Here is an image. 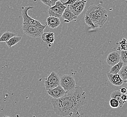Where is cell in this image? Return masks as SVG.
<instances>
[{
	"mask_svg": "<svg viewBox=\"0 0 127 117\" xmlns=\"http://www.w3.org/2000/svg\"><path fill=\"white\" fill-rule=\"evenodd\" d=\"M87 97L83 88L80 86L59 99H53L51 103L56 114L61 116H71L86 104Z\"/></svg>",
	"mask_w": 127,
	"mask_h": 117,
	"instance_id": "1",
	"label": "cell"
},
{
	"mask_svg": "<svg viewBox=\"0 0 127 117\" xmlns=\"http://www.w3.org/2000/svg\"><path fill=\"white\" fill-rule=\"evenodd\" d=\"M23 7L21 12L23 19V24H29L44 30V29L46 28V25L42 24L39 21L34 19L28 15V11L31 9H33V6H29Z\"/></svg>",
	"mask_w": 127,
	"mask_h": 117,
	"instance_id": "2",
	"label": "cell"
},
{
	"mask_svg": "<svg viewBox=\"0 0 127 117\" xmlns=\"http://www.w3.org/2000/svg\"><path fill=\"white\" fill-rule=\"evenodd\" d=\"M60 85L65 91L69 92L75 88L76 82L73 77L71 75H64L60 78Z\"/></svg>",
	"mask_w": 127,
	"mask_h": 117,
	"instance_id": "3",
	"label": "cell"
},
{
	"mask_svg": "<svg viewBox=\"0 0 127 117\" xmlns=\"http://www.w3.org/2000/svg\"><path fill=\"white\" fill-rule=\"evenodd\" d=\"M22 29L24 33L32 38H38L42 37L43 33V29L29 24H23Z\"/></svg>",
	"mask_w": 127,
	"mask_h": 117,
	"instance_id": "4",
	"label": "cell"
},
{
	"mask_svg": "<svg viewBox=\"0 0 127 117\" xmlns=\"http://www.w3.org/2000/svg\"><path fill=\"white\" fill-rule=\"evenodd\" d=\"M60 78L56 72H52L44 81L46 90L53 89L60 85Z\"/></svg>",
	"mask_w": 127,
	"mask_h": 117,
	"instance_id": "5",
	"label": "cell"
},
{
	"mask_svg": "<svg viewBox=\"0 0 127 117\" xmlns=\"http://www.w3.org/2000/svg\"><path fill=\"white\" fill-rule=\"evenodd\" d=\"M94 7L97 15L99 18L100 26L101 28L107 21L108 12L103 7L99 5H94Z\"/></svg>",
	"mask_w": 127,
	"mask_h": 117,
	"instance_id": "6",
	"label": "cell"
},
{
	"mask_svg": "<svg viewBox=\"0 0 127 117\" xmlns=\"http://www.w3.org/2000/svg\"><path fill=\"white\" fill-rule=\"evenodd\" d=\"M86 15H87L92 19V20L94 23L95 28H101L99 18L95 10L94 5H91L87 9Z\"/></svg>",
	"mask_w": 127,
	"mask_h": 117,
	"instance_id": "7",
	"label": "cell"
},
{
	"mask_svg": "<svg viewBox=\"0 0 127 117\" xmlns=\"http://www.w3.org/2000/svg\"><path fill=\"white\" fill-rule=\"evenodd\" d=\"M47 92L48 94L54 99H59L61 98L64 96L66 92L60 85L53 89L47 91Z\"/></svg>",
	"mask_w": 127,
	"mask_h": 117,
	"instance_id": "8",
	"label": "cell"
},
{
	"mask_svg": "<svg viewBox=\"0 0 127 117\" xmlns=\"http://www.w3.org/2000/svg\"><path fill=\"white\" fill-rule=\"evenodd\" d=\"M121 56L120 54L116 51H113L109 54L107 56V63L108 65L113 67L119 63L120 61Z\"/></svg>",
	"mask_w": 127,
	"mask_h": 117,
	"instance_id": "9",
	"label": "cell"
},
{
	"mask_svg": "<svg viewBox=\"0 0 127 117\" xmlns=\"http://www.w3.org/2000/svg\"><path fill=\"white\" fill-rule=\"evenodd\" d=\"M107 77L111 84L116 86H120L124 83L120 74H113L110 73L107 74Z\"/></svg>",
	"mask_w": 127,
	"mask_h": 117,
	"instance_id": "10",
	"label": "cell"
},
{
	"mask_svg": "<svg viewBox=\"0 0 127 117\" xmlns=\"http://www.w3.org/2000/svg\"><path fill=\"white\" fill-rule=\"evenodd\" d=\"M64 12V10H62L61 8L56 5L52 6L48 9V15L49 16L57 17L59 19L62 17Z\"/></svg>",
	"mask_w": 127,
	"mask_h": 117,
	"instance_id": "11",
	"label": "cell"
},
{
	"mask_svg": "<svg viewBox=\"0 0 127 117\" xmlns=\"http://www.w3.org/2000/svg\"><path fill=\"white\" fill-rule=\"evenodd\" d=\"M77 17L70 10L69 5H67L62 15V17L64 19V22L66 23H70L74 20H76Z\"/></svg>",
	"mask_w": 127,
	"mask_h": 117,
	"instance_id": "12",
	"label": "cell"
},
{
	"mask_svg": "<svg viewBox=\"0 0 127 117\" xmlns=\"http://www.w3.org/2000/svg\"><path fill=\"white\" fill-rule=\"evenodd\" d=\"M47 25L51 28H56L59 26L61 21L59 18L49 16L46 20Z\"/></svg>",
	"mask_w": 127,
	"mask_h": 117,
	"instance_id": "13",
	"label": "cell"
},
{
	"mask_svg": "<svg viewBox=\"0 0 127 117\" xmlns=\"http://www.w3.org/2000/svg\"><path fill=\"white\" fill-rule=\"evenodd\" d=\"M55 34L54 33H44L42 35V39L43 41L46 42L49 47L53 45L55 41Z\"/></svg>",
	"mask_w": 127,
	"mask_h": 117,
	"instance_id": "14",
	"label": "cell"
},
{
	"mask_svg": "<svg viewBox=\"0 0 127 117\" xmlns=\"http://www.w3.org/2000/svg\"><path fill=\"white\" fill-rule=\"evenodd\" d=\"M87 2V1L86 0H84L80 5L76 7H74L71 5H69V9L76 16H78L84 10Z\"/></svg>",
	"mask_w": 127,
	"mask_h": 117,
	"instance_id": "15",
	"label": "cell"
},
{
	"mask_svg": "<svg viewBox=\"0 0 127 117\" xmlns=\"http://www.w3.org/2000/svg\"><path fill=\"white\" fill-rule=\"evenodd\" d=\"M122 94V93L120 92V91L116 90V91H114V92H112V93L111 94V96H110L111 98H114L119 101V103H120L119 107L120 108H122L123 106L124 105V104L127 102L123 101L121 99V97Z\"/></svg>",
	"mask_w": 127,
	"mask_h": 117,
	"instance_id": "16",
	"label": "cell"
},
{
	"mask_svg": "<svg viewBox=\"0 0 127 117\" xmlns=\"http://www.w3.org/2000/svg\"><path fill=\"white\" fill-rule=\"evenodd\" d=\"M22 38L19 36H15L10 38L9 41L5 42V43L7 45L9 48L12 47L13 46H15L16 44L19 43L21 40Z\"/></svg>",
	"mask_w": 127,
	"mask_h": 117,
	"instance_id": "17",
	"label": "cell"
},
{
	"mask_svg": "<svg viewBox=\"0 0 127 117\" xmlns=\"http://www.w3.org/2000/svg\"><path fill=\"white\" fill-rule=\"evenodd\" d=\"M16 36L15 33L12 32L6 31L3 33L2 35L0 37V42H5L9 41L10 38Z\"/></svg>",
	"mask_w": 127,
	"mask_h": 117,
	"instance_id": "18",
	"label": "cell"
},
{
	"mask_svg": "<svg viewBox=\"0 0 127 117\" xmlns=\"http://www.w3.org/2000/svg\"><path fill=\"white\" fill-rule=\"evenodd\" d=\"M123 66H124L123 62L120 61L119 63L112 67L109 73L113 74H119L120 71L121 70Z\"/></svg>",
	"mask_w": 127,
	"mask_h": 117,
	"instance_id": "19",
	"label": "cell"
},
{
	"mask_svg": "<svg viewBox=\"0 0 127 117\" xmlns=\"http://www.w3.org/2000/svg\"><path fill=\"white\" fill-rule=\"evenodd\" d=\"M122 79L125 81L127 78V64L123 66L119 73Z\"/></svg>",
	"mask_w": 127,
	"mask_h": 117,
	"instance_id": "20",
	"label": "cell"
},
{
	"mask_svg": "<svg viewBox=\"0 0 127 117\" xmlns=\"http://www.w3.org/2000/svg\"><path fill=\"white\" fill-rule=\"evenodd\" d=\"M109 104L110 107L114 109L118 108L120 106V103L119 101L114 98H111L109 100Z\"/></svg>",
	"mask_w": 127,
	"mask_h": 117,
	"instance_id": "21",
	"label": "cell"
},
{
	"mask_svg": "<svg viewBox=\"0 0 127 117\" xmlns=\"http://www.w3.org/2000/svg\"><path fill=\"white\" fill-rule=\"evenodd\" d=\"M85 22L87 24V25L88 26L92 28H95V26L94 23L92 20V19L90 18L88 16L85 15V19H84Z\"/></svg>",
	"mask_w": 127,
	"mask_h": 117,
	"instance_id": "22",
	"label": "cell"
},
{
	"mask_svg": "<svg viewBox=\"0 0 127 117\" xmlns=\"http://www.w3.org/2000/svg\"><path fill=\"white\" fill-rule=\"evenodd\" d=\"M121 59L124 63L127 64V51L122 50L120 52Z\"/></svg>",
	"mask_w": 127,
	"mask_h": 117,
	"instance_id": "23",
	"label": "cell"
},
{
	"mask_svg": "<svg viewBox=\"0 0 127 117\" xmlns=\"http://www.w3.org/2000/svg\"><path fill=\"white\" fill-rule=\"evenodd\" d=\"M55 5L58 6H59V7L60 8H61V9H62V10H64H64H65V9H66L67 6H66L64 5V4H63L62 2L61 1H60V0H59L58 1H57V2L56 3Z\"/></svg>",
	"mask_w": 127,
	"mask_h": 117,
	"instance_id": "24",
	"label": "cell"
},
{
	"mask_svg": "<svg viewBox=\"0 0 127 117\" xmlns=\"http://www.w3.org/2000/svg\"><path fill=\"white\" fill-rule=\"evenodd\" d=\"M125 40L122 41L120 42V45L121 46L120 47L121 48L122 50H125V51H127V43L125 42V39H124Z\"/></svg>",
	"mask_w": 127,
	"mask_h": 117,
	"instance_id": "25",
	"label": "cell"
},
{
	"mask_svg": "<svg viewBox=\"0 0 127 117\" xmlns=\"http://www.w3.org/2000/svg\"><path fill=\"white\" fill-rule=\"evenodd\" d=\"M76 1H77L76 0H67L66 2H64V1H62V2L64 5L67 6L69 5L73 4L76 2Z\"/></svg>",
	"mask_w": 127,
	"mask_h": 117,
	"instance_id": "26",
	"label": "cell"
},
{
	"mask_svg": "<svg viewBox=\"0 0 127 117\" xmlns=\"http://www.w3.org/2000/svg\"><path fill=\"white\" fill-rule=\"evenodd\" d=\"M40 0L41 1L44 5L48 6L49 7H51V6H52L51 0Z\"/></svg>",
	"mask_w": 127,
	"mask_h": 117,
	"instance_id": "27",
	"label": "cell"
},
{
	"mask_svg": "<svg viewBox=\"0 0 127 117\" xmlns=\"http://www.w3.org/2000/svg\"><path fill=\"white\" fill-rule=\"evenodd\" d=\"M120 91L122 94H127V87L124 86L120 88Z\"/></svg>",
	"mask_w": 127,
	"mask_h": 117,
	"instance_id": "28",
	"label": "cell"
},
{
	"mask_svg": "<svg viewBox=\"0 0 127 117\" xmlns=\"http://www.w3.org/2000/svg\"><path fill=\"white\" fill-rule=\"evenodd\" d=\"M84 0H82V1H76V2L75 3L73 4H71V5L73 6L74 7H76L77 6H78V5H80L81 3Z\"/></svg>",
	"mask_w": 127,
	"mask_h": 117,
	"instance_id": "29",
	"label": "cell"
},
{
	"mask_svg": "<svg viewBox=\"0 0 127 117\" xmlns=\"http://www.w3.org/2000/svg\"><path fill=\"white\" fill-rule=\"evenodd\" d=\"M121 99H122L123 101L127 102V94H122V95H121Z\"/></svg>",
	"mask_w": 127,
	"mask_h": 117,
	"instance_id": "30",
	"label": "cell"
},
{
	"mask_svg": "<svg viewBox=\"0 0 127 117\" xmlns=\"http://www.w3.org/2000/svg\"><path fill=\"white\" fill-rule=\"evenodd\" d=\"M59 0H51V2H52V6H54V5H55L56 4V3Z\"/></svg>",
	"mask_w": 127,
	"mask_h": 117,
	"instance_id": "31",
	"label": "cell"
},
{
	"mask_svg": "<svg viewBox=\"0 0 127 117\" xmlns=\"http://www.w3.org/2000/svg\"><path fill=\"white\" fill-rule=\"evenodd\" d=\"M124 82H125V83H127V78L126 80H125V81H124Z\"/></svg>",
	"mask_w": 127,
	"mask_h": 117,
	"instance_id": "32",
	"label": "cell"
},
{
	"mask_svg": "<svg viewBox=\"0 0 127 117\" xmlns=\"http://www.w3.org/2000/svg\"><path fill=\"white\" fill-rule=\"evenodd\" d=\"M11 117L10 116H4V117Z\"/></svg>",
	"mask_w": 127,
	"mask_h": 117,
	"instance_id": "33",
	"label": "cell"
},
{
	"mask_svg": "<svg viewBox=\"0 0 127 117\" xmlns=\"http://www.w3.org/2000/svg\"><path fill=\"white\" fill-rule=\"evenodd\" d=\"M77 1H82V0H76Z\"/></svg>",
	"mask_w": 127,
	"mask_h": 117,
	"instance_id": "34",
	"label": "cell"
},
{
	"mask_svg": "<svg viewBox=\"0 0 127 117\" xmlns=\"http://www.w3.org/2000/svg\"></svg>",
	"mask_w": 127,
	"mask_h": 117,
	"instance_id": "35",
	"label": "cell"
},
{
	"mask_svg": "<svg viewBox=\"0 0 127 117\" xmlns=\"http://www.w3.org/2000/svg\"></svg>",
	"mask_w": 127,
	"mask_h": 117,
	"instance_id": "36",
	"label": "cell"
}]
</instances>
